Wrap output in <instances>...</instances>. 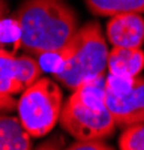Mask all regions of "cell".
Segmentation results:
<instances>
[{"instance_id":"6da1fadb","label":"cell","mask_w":144,"mask_h":150,"mask_svg":"<svg viewBox=\"0 0 144 150\" xmlns=\"http://www.w3.org/2000/svg\"><path fill=\"white\" fill-rule=\"evenodd\" d=\"M107 41L99 23L90 21L74 33L54 53L41 56V66L54 74V78L74 92L89 80L105 74L108 65Z\"/></svg>"},{"instance_id":"7a4b0ae2","label":"cell","mask_w":144,"mask_h":150,"mask_svg":"<svg viewBox=\"0 0 144 150\" xmlns=\"http://www.w3.org/2000/svg\"><path fill=\"white\" fill-rule=\"evenodd\" d=\"M21 50L41 57L62 48L78 30L75 11L62 0H26L14 12Z\"/></svg>"},{"instance_id":"3957f363","label":"cell","mask_w":144,"mask_h":150,"mask_svg":"<svg viewBox=\"0 0 144 150\" xmlns=\"http://www.w3.org/2000/svg\"><path fill=\"white\" fill-rule=\"evenodd\" d=\"M105 78L101 75L83 83L62 107L60 126L78 141H102L117 128L105 105Z\"/></svg>"},{"instance_id":"277c9868","label":"cell","mask_w":144,"mask_h":150,"mask_svg":"<svg viewBox=\"0 0 144 150\" xmlns=\"http://www.w3.org/2000/svg\"><path fill=\"white\" fill-rule=\"evenodd\" d=\"M18 117L33 138L50 132L62 111V90L50 78H39L21 93L18 99Z\"/></svg>"},{"instance_id":"5b68a950","label":"cell","mask_w":144,"mask_h":150,"mask_svg":"<svg viewBox=\"0 0 144 150\" xmlns=\"http://www.w3.org/2000/svg\"><path fill=\"white\" fill-rule=\"evenodd\" d=\"M105 105L120 129L144 123V77L110 74L105 78Z\"/></svg>"},{"instance_id":"8992f818","label":"cell","mask_w":144,"mask_h":150,"mask_svg":"<svg viewBox=\"0 0 144 150\" xmlns=\"http://www.w3.org/2000/svg\"><path fill=\"white\" fill-rule=\"evenodd\" d=\"M42 75V66L30 56L15 57L0 48V92L17 95L36 83Z\"/></svg>"},{"instance_id":"52a82bcc","label":"cell","mask_w":144,"mask_h":150,"mask_svg":"<svg viewBox=\"0 0 144 150\" xmlns=\"http://www.w3.org/2000/svg\"><path fill=\"white\" fill-rule=\"evenodd\" d=\"M107 39L113 47H141L144 42V18L137 12L110 17Z\"/></svg>"},{"instance_id":"ba28073f","label":"cell","mask_w":144,"mask_h":150,"mask_svg":"<svg viewBox=\"0 0 144 150\" xmlns=\"http://www.w3.org/2000/svg\"><path fill=\"white\" fill-rule=\"evenodd\" d=\"M107 69L113 75L137 77L144 69V51L141 47H113Z\"/></svg>"},{"instance_id":"9c48e42d","label":"cell","mask_w":144,"mask_h":150,"mask_svg":"<svg viewBox=\"0 0 144 150\" xmlns=\"http://www.w3.org/2000/svg\"><path fill=\"white\" fill-rule=\"evenodd\" d=\"M32 149L30 134L23 126L20 117L0 116V150Z\"/></svg>"},{"instance_id":"30bf717a","label":"cell","mask_w":144,"mask_h":150,"mask_svg":"<svg viewBox=\"0 0 144 150\" xmlns=\"http://www.w3.org/2000/svg\"><path fill=\"white\" fill-rule=\"evenodd\" d=\"M89 11L99 17H114L137 12L144 14V0H84Z\"/></svg>"},{"instance_id":"8fae6325","label":"cell","mask_w":144,"mask_h":150,"mask_svg":"<svg viewBox=\"0 0 144 150\" xmlns=\"http://www.w3.org/2000/svg\"><path fill=\"white\" fill-rule=\"evenodd\" d=\"M119 149L144 150V123H137L123 129L119 138Z\"/></svg>"},{"instance_id":"7c38bea8","label":"cell","mask_w":144,"mask_h":150,"mask_svg":"<svg viewBox=\"0 0 144 150\" xmlns=\"http://www.w3.org/2000/svg\"><path fill=\"white\" fill-rule=\"evenodd\" d=\"M14 45L17 50L21 48L20 44V27L17 20L12 18H5L0 21V48L8 50L6 45Z\"/></svg>"},{"instance_id":"4fadbf2b","label":"cell","mask_w":144,"mask_h":150,"mask_svg":"<svg viewBox=\"0 0 144 150\" xmlns=\"http://www.w3.org/2000/svg\"><path fill=\"white\" fill-rule=\"evenodd\" d=\"M69 149H83V150H105V149H113L108 144L99 141V140H92V141H75L71 144Z\"/></svg>"},{"instance_id":"5bb4252c","label":"cell","mask_w":144,"mask_h":150,"mask_svg":"<svg viewBox=\"0 0 144 150\" xmlns=\"http://www.w3.org/2000/svg\"><path fill=\"white\" fill-rule=\"evenodd\" d=\"M18 105V101H15L12 95H6L0 92V112H6V111H12L15 110Z\"/></svg>"},{"instance_id":"9a60e30c","label":"cell","mask_w":144,"mask_h":150,"mask_svg":"<svg viewBox=\"0 0 144 150\" xmlns=\"http://www.w3.org/2000/svg\"><path fill=\"white\" fill-rule=\"evenodd\" d=\"M8 15H9V8L6 0H0V21L8 18Z\"/></svg>"}]
</instances>
